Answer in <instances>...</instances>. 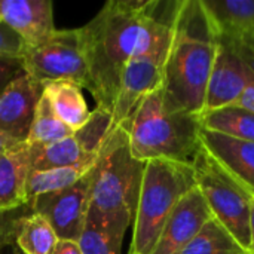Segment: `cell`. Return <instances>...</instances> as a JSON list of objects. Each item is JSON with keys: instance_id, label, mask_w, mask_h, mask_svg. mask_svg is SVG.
Listing matches in <instances>:
<instances>
[{"instance_id": "d6986e66", "label": "cell", "mask_w": 254, "mask_h": 254, "mask_svg": "<svg viewBox=\"0 0 254 254\" xmlns=\"http://www.w3.org/2000/svg\"><path fill=\"white\" fill-rule=\"evenodd\" d=\"M58 237L40 214L28 210L15 223L13 243L22 254H54Z\"/></svg>"}, {"instance_id": "2e32d148", "label": "cell", "mask_w": 254, "mask_h": 254, "mask_svg": "<svg viewBox=\"0 0 254 254\" xmlns=\"http://www.w3.org/2000/svg\"><path fill=\"white\" fill-rule=\"evenodd\" d=\"M222 37H240L254 31V0H202Z\"/></svg>"}, {"instance_id": "83f0119b", "label": "cell", "mask_w": 254, "mask_h": 254, "mask_svg": "<svg viewBox=\"0 0 254 254\" xmlns=\"http://www.w3.org/2000/svg\"><path fill=\"white\" fill-rule=\"evenodd\" d=\"M28 210H30V207L24 205V207L12 210V211H3V213L0 211V250L9 244H13L15 223Z\"/></svg>"}, {"instance_id": "9a60e30c", "label": "cell", "mask_w": 254, "mask_h": 254, "mask_svg": "<svg viewBox=\"0 0 254 254\" xmlns=\"http://www.w3.org/2000/svg\"><path fill=\"white\" fill-rule=\"evenodd\" d=\"M31 173L28 143H18L0 155V211L27 205V179Z\"/></svg>"}, {"instance_id": "e0dca14e", "label": "cell", "mask_w": 254, "mask_h": 254, "mask_svg": "<svg viewBox=\"0 0 254 254\" xmlns=\"http://www.w3.org/2000/svg\"><path fill=\"white\" fill-rule=\"evenodd\" d=\"M43 94L48 97L57 116L74 132L89 118L88 104L82 95V88L68 80H54L43 83Z\"/></svg>"}, {"instance_id": "30bf717a", "label": "cell", "mask_w": 254, "mask_h": 254, "mask_svg": "<svg viewBox=\"0 0 254 254\" xmlns=\"http://www.w3.org/2000/svg\"><path fill=\"white\" fill-rule=\"evenodd\" d=\"M249 83V70L234 42L217 36V52L207 85L204 112L235 104Z\"/></svg>"}, {"instance_id": "7c38bea8", "label": "cell", "mask_w": 254, "mask_h": 254, "mask_svg": "<svg viewBox=\"0 0 254 254\" xmlns=\"http://www.w3.org/2000/svg\"><path fill=\"white\" fill-rule=\"evenodd\" d=\"M211 219L213 214L207 202L199 190L193 188L168 217L150 254H180Z\"/></svg>"}, {"instance_id": "1f68e13d", "label": "cell", "mask_w": 254, "mask_h": 254, "mask_svg": "<svg viewBox=\"0 0 254 254\" xmlns=\"http://www.w3.org/2000/svg\"><path fill=\"white\" fill-rule=\"evenodd\" d=\"M250 254H254V199L252 204V213H250Z\"/></svg>"}, {"instance_id": "5b68a950", "label": "cell", "mask_w": 254, "mask_h": 254, "mask_svg": "<svg viewBox=\"0 0 254 254\" xmlns=\"http://www.w3.org/2000/svg\"><path fill=\"white\" fill-rule=\"evenodd\" d=\"M196 188L190 165L155 159L144 164L128 254H150L177 204Z\"/></svg>"}, {"instance_id": "4316f807", "label": "cell", "mask_w": 254, "mask_h": 254, "mask_svg": "<svg viewBox=\"0 0 254 254\" xmlns=\"http://www.w3.org/2000/svg\"><path fill=\"white\" fill-rule=\"evenodd\" d=\"M27 49L22 37L7 24L0 21V57L21 60Z\"/></svg>"}, {"instance_id": "44dd1931", "label": "cell", "mask_w": 254, "mask_h": 254, "mask_svg": "<svg viewBox=\"0 0 254 254\" xmlns=\"http://www.w3.org/2000/svg\"><path fill=\"white\" fill-rule=\"evenodd\" d=\"M31 153V171H48L54 168H63L76 165L85 159L97 158V156H86L73 135L65 137L60 141L39 146L30 144Z\"/></svg>"}, {"instance_id": "ba28073f", "label": "cell", "mask_w": 254, "mask_h": 254, "mask_svg": "<svg viewBox=\"0 0 254 254\" xmlns=\"http://www.w3.org/2000/svg\"><path fill=\"white\" fill-rule=\"evenodd\" d=\"M170 42L171 36L149 51L137 54L125 65L112 112L115 127L125 125L140 103L161 86Z\"/></svg>"}, {"instance_id": "f546056e", "label": "cell", "mask_w": 254, "mask_h": 254, "mask_svg": "<svg viewBox=\"0 0 254 254\" xmlns=\"http://www.w3.org/2000/svg\"><path fill=\"white\" fill-rule=\"evenodd\" d=\"M54 254H82V252H80L77 243L60 240L55 250H54Z\"/></svg>"}, {"instance_id": "d6a6232c", "label": "cell", "mask_w": 254, "mask_h": 254, "mask_svg": "<svg viewBox=\"0 0 254 254\" xmlns=\"http://www.w3.org/2000/svg\"><path fill=\"white\" fill-rule=\"evenodd\" d=\"M0 254H22L19 252V249L15 246V243L13 244H9V246H6V247H3L1 250H0Z\"/></svg>"}, {"instance_id": "277c9868", "label": "cell", "mask_w": 254, "mask_h": 254, "mask_svg": "<svg viewBox=\"0 0 254 254\" xmlns=\"http://www.w3.org/2000/svg\"><path fill=\"white\" fill-rule=\"evenodd\" d=\"M122 128L132 156L141 162L164 159L192 167L201 147L199 116L167 106L161 86L140 103Z\"/></svg>"}, {"instance_id": "cb8c5ba5", "label": "cell", "mask_w": 254, "mask_h": 254, "mask_svg": "<svg viewBox=\"0 0 254 254\" xmlns=\"http://www.w3.org/2000/svg\"><path fill=\"white\" fill-rule=\"evenodd\" d=\"M113 128L115 122L112 112L95 107V110L89 113L86 122L73 132V137L86 156H97Z\"/></svg>"}, {"instance_id": "4dcf8cb0", "label": "cell", "mask_w": 254, "mask_h": 254, "mask_svg": "<svg viewBox=\"0 0 254 254\" xmlns=\"http://www.w3.org/2000/svg\"><path fill=\"white\" fill-rule=\"evenodd\" d=\"M15 144H18V141L12 140L10 137L4 135L3 132H0V155H3L4 152H7L10 147H13Z\"/></svg>"}, {"instance_id": "836d02e7", "label": "cell", "mask_w": 254, "mask_h": 254, "mask_svg": "<svg viewBox=\"0 0 254 254\" xmlns=\"http://www.w3.org/2000/svg\"><path fill=\"white\" fill-rule=\"evenodd\" d=\"M0 21H1V18H0Z\"/></svg>"}, {"instance_id": "4fadbf2b", "label": "cell", "mask_w": 254, "mask_h": 254, "mask_svg": "<svg viewBox=\"0 0 254 254\" xmlns=\"http://www.w3.org/2000/svg\"><path fill=\"white\" fill-rule=\"evenodd\" d=\"M0 18L27 46L39 45L57 30L51 0H1Z\"/></svg>"}, {"instance_id": "603a6c76", "label": "cell", "mask_w": 254, "mask_h": 254, "mask_svg": "<svg viewBox=\"0 0 254 254\" xmlns=\"http://www.w3.org/2000/svg\"><path fill=\"white\" fill-rule=\"evenodd\" d=\"M70 135H73V131L57 116L48 97L42 94L36 106L34 118H33L25 143L45 146V144L60 141Z\"/></svg>"}, {"instance_id": "5bb4252c", "label": "cell", "mask_w": 254, "mask_h": 254, "mask_svg": "<svg viewBox=\"0 0 254 254\" xmlns=\"http://www.w3.org/2000/svg\"><path fill=\"white\" fill-rule=\"evenodd\" d=\"M202 146L254 198V143L201 128Z\"/></svg>"}, {"instance_id": "8fae6325", "label": "cell", "mask_w": 254, "mask_h": 254, "mask_svg": "<svg viewBox=\"0 0 254 254\" xmlns=\"http://www.w3.org/2000/svg\"><path fill=\"white\" fill-rule=\"evenodd\" d=\"M42 94L43 83L25 71L12 80L0 94V132L25 143Z\"/></svg>"}, {"instance_id": "8992f818", "label": "cell", "mask_w": 254, "mask_h": 254, "mask_svg": "<svg viewBox=\"0 0 254 254\" xmlns=\"http://www.w3.org/2000/svg\"><path fill=\"white\" fill-rule=\"evenodd\" d=\"M196 189L207 202L213 219L222 223L249 250L253 196L202 146L192 164Z\"/></svg>"}, {"instance_id": "ac0fdd59", "label": "cell", "mask_w": 254, "mask_h": 254, "mask_svg": "<svg viewBox=\"0 0 254 254\" xmlns=\"http://www.w3.org/2000/svg\"><path fill=\"white\" fill-rule=\"evenodd\" d=\"M202 129L254 143V112L241 104H229L199 115Z\"/></svg>"}, {"instance_id": "9c48e42d", "label": "cell", "mask_w": 254, "mask_h": 254, "mask_svg": "<svg viewBox=\"0 0 254 254\" xmlns=\"http://www.w3.org/2000/svg\"><path fill=\"white\" fill-rule=\"evenodd\" d=\"M92 185V170L74 185L36 196L27 205L52 226L58 240L77 243L86 223Z\"/></svg>"}, {"instance_id": "3957f363", "label": "cell", "mask_w": 254, "mask_h": 254, "mask_svg": "<svg viewBox=\"0 0 254 254\" xmlns=\"http://www.w3.org/2000/svg\"><path fill=\"white\" fill-rule=\"evenodd\" d=\"M144 164L132 156L125 128L115 127L92 168L86 226L124 241L134 222Z\"/></svg>"}, {"instance_id": "484cf974", "label": "cell", "mask_w": 254, "mask_h": 254, "mask_svg": "<svg viewBox=\"0 0 254 254\" xmlns=\"http://www.w3.org/2000/svg\"><path fill=\"white\" fill-rule=\"evenodd\" d=\"M226 39L234 42L238 54L241 55V58L249 70V76H250V83H249L246 92L243 94V97L237 101V104H241L243 107H247L254 112V31H250L247 34L235 37V39H232V37H226Z\"/></svg>"}, {"instance_id": "52a82bcc", "label": "cell", "mask_w": 254, "mask_h": 254, "mask_svg": "<svg viewBox=\"0 0 254 254\" xmlns=\"http://www.w3.org/2000/svg\"><path fill=\"white\" fill-rule=\"evenodd\" d=\"M21 63L24 71L40 83L68 80L88 88V63L80 27L55 30L39 45L27 46Z\"/></svg>"}, {"instance_id": "6da1fadb", "label": "cell", "mask_w": 254, "mask_h": 254, "mask_svg": "<svg viewBox=\"0 0 254 254\" xmlns=\"http://www.w3.org/2000/svg\"><path fill=\"white\" fill-rule=\"evenodd\" d=\"M177 1L110 0L80 27L88 63L86 89L97 107L113 112L128 61L171 36Z\"/></svg>"}, {"instance_id": "ffe728a7", "label": "cell", "mask_w": 254, "mask_h": 254, "mask_svg": "<svg viewBox=\"0 0 254 254\" xmlns=\"http://www.w3.org/2000/svg\"><path fill=\"white\" fill-rule=\"evenodd\" d=\"M97 158L85 159L76 165L63 167V168H54L48 171H31L27 179V202L34 199L36 196L57 192L61 189H65L71 185H74L77 180H80L88 171H91L97 162Z\"/></svg>"}, {"instance_id": "7a4b0ae2", "label": "cell", "mask_w": 254, "mask_h": 254, "mask_svg": "<svg viewBox=\"0 0 254 254\" xmlns=\"http://www.w3.org/2000/svg\"><path fill=\"white\" fill-rule=\"evenodd\" d=\"M217 52V31L202 0H179L161 91L171 109L199 116Z\"/></svg>"}, {"instance_id": "7402d4cb", "label": "cell", "mask_w": 254, "mask_h": 254, "mask_svg": "<svg viewBox=\"0 0 254 254\" xmlns=\"http://www.w3.org/2000/svg\"><path fill=\"white\" fill-rule=\"evenodd\" d=\"M180 254H250L216 219L208 220Z\"/></svg>"}, {"instance_id": "d4e9b609", "label": "cell", "mask_w": 254, "mask_h": 254, "mask_svg": "<svg viewBox=\"0 0 254 254\" xmlns=\"http://www.w3.org/2000/svg\"><path fill=\"white\" fill-rule=\"evenodd\" d=\"M77 244L82 254H121L122 249V240L86 225Z\"/></svg>"}, {"instance_id": "f1b7e54d", "label": "cell", "mask_w": 254, "mask_h": 254, "mask_svg": "<svg viewBox=\"0 0 254 254\" xmlns=\"http://www.w3.org/2000/svg\"><path fill=\"white\" fill-rule=\"evenodd\" d=\"M22 73H24V67L21 60L0 57V94L6 89V86L12 80H15Z\"/></svg>"}]
</instances>
